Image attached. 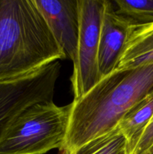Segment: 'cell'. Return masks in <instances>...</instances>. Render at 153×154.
Returning a JSON list of instances; mask_svg holds the SVG:
<instances>
[{"instance_id":"cell-1","label":"cell","mask_w":153,"mask_h":154,"mask_svg":"<svg viewBox=\"0 0 153 154\" xmlns=\"http://www.w3.org/2000/svg\"><path fill=\"white\" fill-rule=\"evenodd\" d=\"M153 91V64L114 70L87 93L74 100L62 154H70L106 133L123 116Z\"/></svg>"},{"instance_id":"cell-2","label":"cell","mask_w":153,"mask_h":154,"mask_svg":"<svg viewBox=\"0 0 153 154\" xmlns=\"http://www.w3.org/2000/svg\"><path fill=\"white\" fill-rule=\"evenodd\" d=\"M66 58L33 0H0V81Z\"/></svg>"},{"instance_id":"cell-3","label":"cell","mask_w":153,"mask_h":154,"mask_svg":"<svg viewBox=\"0 0 153 154\" xmlns=\"http://www.w3.org/2000/svg\"><path fill=\"white\" fill-rule=\"evenodd\" d=\"M72 103L53 102L27 107L10 123L0 139V154H44L64 142Z\"/></svg>"},{"instance_id":"cell-4","label":"cell","mask_w":153,"mask_h":154,"mask_svg":"<svg viewBox=\"0 0 153 154\" xmlns=\"http://www.w3.org/2000/svg\"><path fill=\"white\" fill-rule=\"evenodd\" d=\"M60 70L61 64L56 60L21 76L0 81V139L25 108L52 102Z\"/></svg>"},{"instance_id":"cell-5","label":"cell","mask_w":153,"mask_h":154,"mask_svg":"<svg viewBox=\"0 0 153 154\" xmlns=\"http://www.w3.org/2000/svg\"><path fill=\"white\" fill-rule=\"evenodd\" d=\"M104 0H78L79 35L71 76L74 100L88 93L101 80L98 48Z\"/></svg>"},{"instance_id":"cell-6","label":"cell","mask_w":153,"mask_h":154,"mask_svg":"<svg viewBox=\"0 0 153 154\" xmlns=\"http://www.w3.org/2000/svg\"><path fill=\"white\" fill-rule=\"evenodd\" d=\"M67 57L74 60L79 35L78 0H33Z\"/></svg>"},{"instance_id":"cell-7","label":"cell","mask_w":153,"mask_h":154,"mask_svg":"<svg viewBox=\"0 0 153 154\" xmlns=\"http://www.w3.org/2000/svg\"><path fill=\"white\" fill-rule=\"evenodd\" d=\"M132 24L131 21L117 13L112 2L104 0L98 48L101 78L116 68Z\"/></svg>"},{"instance_id":"cell-8","label":"cell","mask_w":153,"mask_h":154,"mask_svg":"<svg viewBox=\"0 0 153 154\" xmlns=\"http://www.w3.org/2000/svg\"><path fill=\"white\" fill-rule=\"evenodd\" d=\"M153 64V23H133L115 70Z\"/></svg>"},{"instance_id":"cell-9","label":"cell","mask_w":153,"mask_h":154,"mask_svg":"<svg viewBox=\"0 0 153 154\" xmlns=\"http://www.w3.org/2000/svg\"><path fill=\"white\" fill-rule=\"evenodd\" d=\"M153 117V91L134 105L118 122V126L127 140L128 152L133 154Z\"/></svg>"},{"instance_id":"cell-10","label":"cell","mask_w":153,"mask_h":154,"mask_svg":"<svg viewBox=\"0 0 153 154\" xmlns=\"http://www.w3.org/2000/svg\"><path fill=\"white\" fill-rule=\"evenodd\" d=\"M70 154H128L125 137L118 126L84 144Z\"/></svg>"},{"instance_id":"cell-11","label":"cell","mask_w":153,"mask_h":154,"mask_svg":"<svg viewBox=\"0 0 153 154\" xmlns=\"http://www.w3.org/2000/svg\"><path fill=\"white\" fill-rule=\"evenodd\" d=\"M116 10L135 24L153 23V0H116Z\"/></svg>"},{"instance_id":"cell-12","label":"cell","mask_w":153,"mask_h":154,"mask_svg":"<svg viewBox=\"0 0 153 154\" xmlns=\"http://www.w3.org/2000/svg\"><path fill=\"white\" fill-rule=\"evenodd\" d=\"M153 145V117L144 130L133 154H145Z\"/></svg>"},{"instance_id":"cell-13","label":"cell","mask_w":153,"mask_h":154,"mask_svg":"<svg viewBox=\"0 0 153 154\" xmlns=\"http://www.w3.org/2000/svg\"><path fill=\"white\" fill-rule=\"evenodd\" d=\"M145 154H153V145L152 146V147H150L148 150H147L146 153Z\"/></svg>"}]
</instances>
